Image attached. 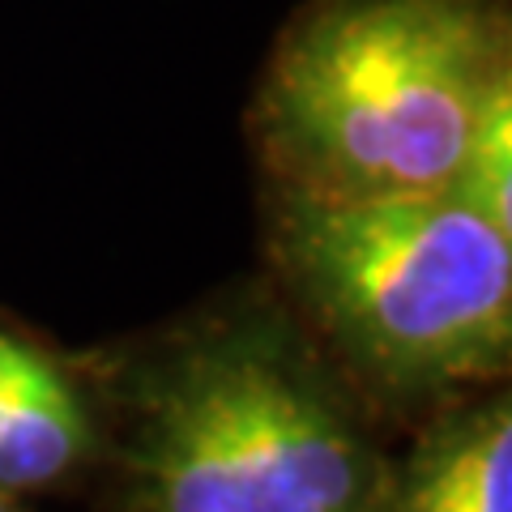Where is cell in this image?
<instances>
[{"mask_svg":"<svg viewBox=\"0 0 512 512\" xmlns=\"http://www.w3.org/2000/svg\"><path fill=\"white\" fill-rule=\"evenodd\" d=\"M256 269L402 440L512 376V235L453 192L320 201L256 184Z\"/></svg>","mask_w":512,"mask_h":512,"instance_id":"7a4b0ae2","label":"cell"},{"mask_svg":"<svg viewBox=\"0 0 512 512\" xmlns=\"http://www.w3.org/2000/svg\"><path fill=\"white\" fill-rule=\"evenodd\" d=\"M0 512H30V504L26 500H13V495L0 491Z\"/></svg>","mask_w":512,"mask_h":512,"instance_id":"52a82bcc","label":"cell"},{"mask_svg":"<svg viewBox=\"0 0 512 512\" xmlns=\"http://www.w3.org/2000/svg\"><path fill=\"white\" fill-rule=\"evenodd\" d=\"M376 512H512V384L461 393L393 440Z\"/></svg>","mask_w":512,"mask_h":512,"instance_id":"5b68a950","label":"cell"},{"mask_svg":"<svg viewBox=\"0 0 512 512\" xmlns=\"http://www.w3.org/2000/svg\"><path fill=\"white\" fill-rule=\"evenodd\" d=\"M82 350L90 512H376L389 431L261 269Z\"/></svg>","mask_w":512,"mask_h":512,"instance_id":"6da1fadb","label":"cell"},{"mask_svg":"<svg viewBox=\"0 0 512 512\" xmlns=\"http://www.w3.org/2000/svg\"><path fill=\"white\" fill-rule=\"evenodd\" d=\"M448 192L512 235V94L495 99L478 120Z\"/></svg>","mask_w":512,"mask_h":512,"instance_id":"8992f818","label":"cell"},{"mask_svg":"<svg viewBox=\"0 0 512 512\" xmlns=\"http://www.w3.org/2000/svg\"><path fill=\"white\" fill-rule=\"evenodd\" d=\"M504 94L508 0H303L244 111L256 184L320 201L448 192Z\"/></svg>","mask_w":512,"mask_h":512,"instance_id":"3957f363","label":"cell"},{"mask_svg":"<svg viewBox=\"0 0 512 512\" xmlns=\"http://www.w3.org/2000/svg\"><path fill=\"white\" fill-rule=\"evenodd\" d=\"M103 461V410L82 346L0 308V491L86 500Z\"/></svg>","mask_w":512,"mask_h":512,"instance_id":"277c9868","label":"cell"}]
</instances>
